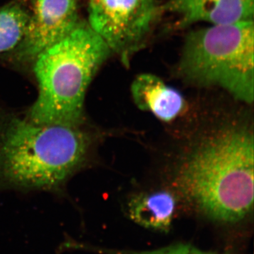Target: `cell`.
<instances>
[{"label": "cell", "mask_w": 254, "mask_h": 254, "mask_svg": "<svg viewBox=\"0 0 254 254\" xmlns=\"http://www.w3.org/2000/svg\"><path fill=\"white\" fill-rule=\"evenodd\" d=\"M254 21L210 25L189 33L178 73L189 83L219 86L236 99L254 101Z\"/></svg>", "instance_id": "cell-4"}, {"label": "cell", "mask_w": 254, "mask_h": 254, "mask_svg": "<svg viewBox=\"0 0 254 254\" xmlns=\"http://www.w3.org/2000/svg\"><path fill=\"white\" fill-rule=\"evenodd\" d=\"M160 13L156 0H89L88 24L128 65L144 46Z\"/></svg>", "instance_id": "cell-5"}, {"label": "cell", "mask_w": 254, "mask_h": 254, "mask_svg": "<svg viewBox=\"0 0 254 254\" xmlns=\"http://www.w3.org/2000/svg\"><path fill=\"white\" fill-rule=\"evenodd\" d=\"M91 250L105 254H227L203 251L190 244L184 243L176 244L158 250L150 251L110 250L104 249L96 250L95 247H93Z\"/></svg>", "instance_id": "cell-11"}, {"label": "cell", "mask_w": 254, "mask_h": 254, "mask_svg": "<svg viewBox=\"0 0 254 254\" xmlns=\"http://www.w3.org/2000/svg\"><path fill=\"white\" fill-rule=\"evenodd\" d=\"M91 138L80 127L38 125L6 117L0 125V184L54 190L84 165Z\"/></svg>", "instance_id": "cell-2"}, {"label": "cell", "mask_w": 254, "mask_h": 254, "mask_svg": "<svg viewBox=\"0 0 254 254\" xmlns=\"http://www.w3.org/2000/svg\"><path fill=\"white\" fill-rule=\"evenodd\" d=\"M160 9L176 16L179 28L198 22L232 24L254 21V0H168Z\"/></svg>", "instance_id": "cell-7"}, {"label": "cell", "mask_w": 254, "mask_h": 254, "mask_svg": "<svg viewBox=\"0 0 254 254\" xmlns=\"http://www.w3.org/2000/svg\"><path fill=\"white\" fill-rule=\"evenodd\" d=\"M30 9L23 0H14L0 6V53L10 52L22 38Z\"/></svg>", "instance_id": "cell-10"}, {"label": "cell", "mask_w": 254, "mask_h": 254, "mask_svg": "<svg viewBox=\"0 0 254 254\" xmlns=\"http://www.w3.org/2000/svg\"><path fill=\"white\" fill-rule=\"evenodd\" d=\"M80 22L76 0H33L22 38L9 57L18 63H33Z\"/></svg>", "instance_id": "cell-6"}, {"label": "cell", "mask_w": 254, "mask_h": 254, "mask_svg": "<svg viewBox=\"0 0 254 254\" xmlns=\"http://www.w3.org/2000/svg\"><path fill=\"white\" fill-rule=\"evenodd\" d=\"M131 91L138 108L151 112L159 120L166 123L175 120L186 105L180 91L150 73L138 75L132 83Z\"/></svg>", "instance_id": "cell-8"}, {"label": "cell", "mask_w": 254, "mask_h": 254, "mask_svg": "<svg viewBox=\"0 0 254 254\" xmlns=\"http://www.w3.org/2000/svg\"><path fill=\"white\" fill-rule=\"evenodd\" d=\"M111 53L90 25L81 21L38 55L33 71L39 93L28 120L38 125L80 127L87 89Z\"/></svg>", "instance_id": "cell-3"}, {"label": "cell", "mask_w": 254, "mask_h": 254, "mask_svg": "<svg viewBox=\"0 0 254 254\" xmlns=\"http://www.w3.org/2000/svg\"><path fill=\"white\" fill-rule=\"evenodd\" d=\"M176 199L165 190L142 193L130 200L128 213L130 219L150 230L168 232L173 221Z\"/></svg>", "instance_id": "cell-9"}, {"label": "cell", "mask_w": 254, "mask_h": 254, "mask_svg": "<svg viewBox=\"0 0 254 254\" xmlns=\"http://www.w3.org/2000/svg\"><path fill=\"white\" fill-rule=\"evenodd\" d=\"M254 136L231 127L205 141L185 160L178 177L185 196L215 221L235 223L253 208Z\"/></svg>", "instance_id": "cell-1"}]
</instances>
